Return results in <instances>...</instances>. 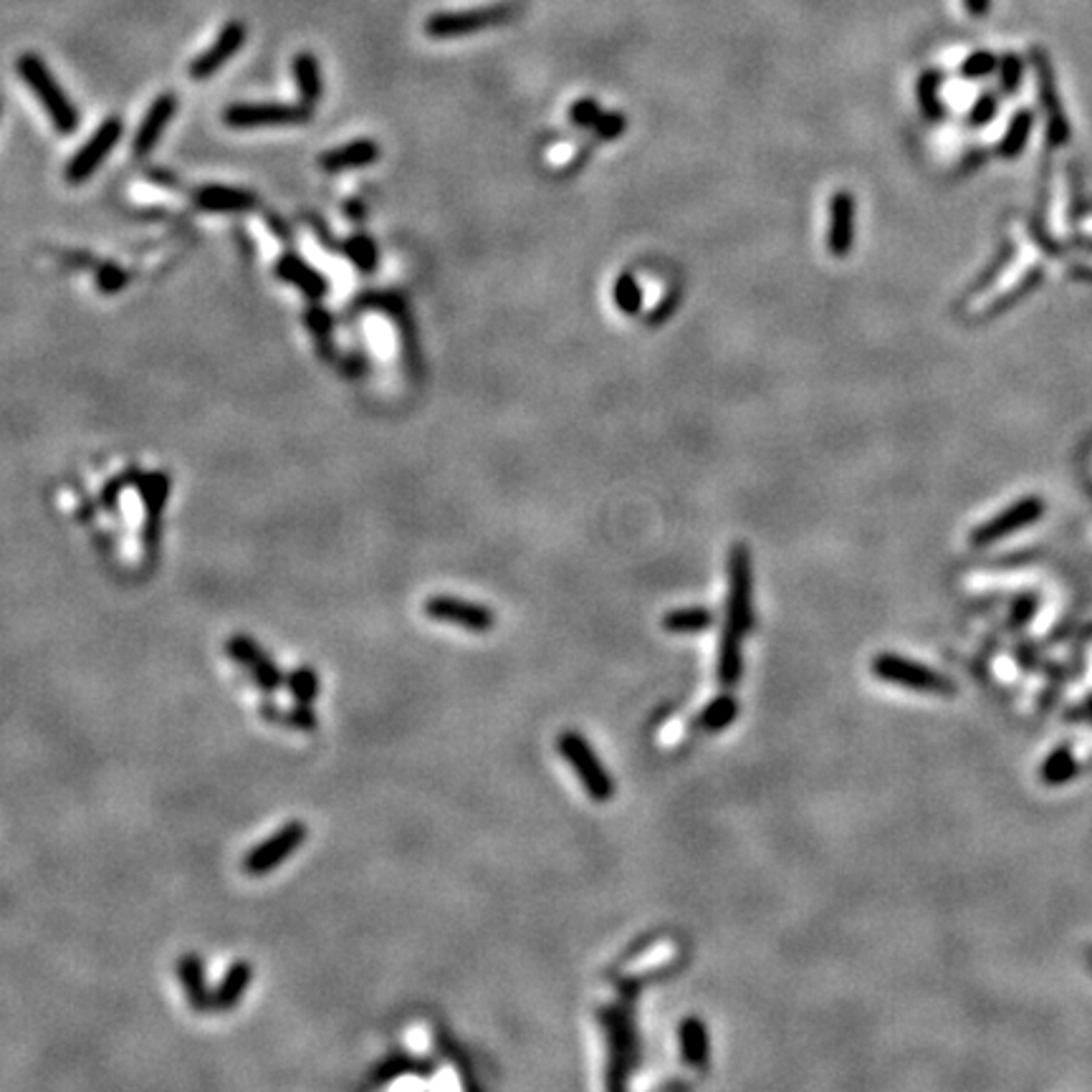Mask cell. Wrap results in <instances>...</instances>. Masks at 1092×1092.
<instances>
[{
  "instance_id": "cell-29",
  "label": "cell",
  "mask_w": 1092,
  "mask_h": 1092,
  "mask_svg": "<svg viewBox=\"0 0 1092 1092\" xmlns=\"http://www.w3.org/2000/svg\"><path fill=\"white\" fill-rule=\"evenodd\" d=\"M1075 774H1077V761L1067 746H1060V749L1052 751V754L1045 758V764H1042V781H1045V784H1052V787L1067 784V781H1070Z\"/></svg>"
},
{
  "instance_id": "cell-14",
  "label": "cell",
  "mask_w": 1092,
  "mask_h": 1092,
  "mask_svg": "<svg viewBox=\"0 0 1092 1092\" xmlns=\"http://www.w3.org/2000/svg\"><path fill=\"white\" fill-rule=\"evenodd\" d=\"M855 215L858 205L855 196L847 190H837L829 198V226H827V251L835 258H845L855 246Z\"/></svg>"
},
{
  "instance_id": "cell-15",
  "label": "cell",
  "mask_w": 1092,
  "mask_h": 1092,
  "mask_svg": "<svg viewBox=\"0 0 1092 1092\" xmlns=\"http://www.w3.org/2000/svg\"><path fill=\"white\" fill-rule=\"evenodd\" d=\"M1029 56H1031V64H1034L1037 82H1040L1042 105H1045V112H1047V119H1049V137H1052L1054 144L1067 142V137H1070V127H1067L1065 114H1062V109H1060L1057 87H1054L1052 66H1049V61H1047L1045 51H1042V48H1034V51H1031Z\"/></svg>"
},
{
  "instance_id": "cell-41",
  "label": "cell",
  "mask_w": 1092,
  "mask_h": 1092,
  "mask_svg": "<svg viewBox=\"0 0 1092 1092\" xmlns=\"http://www.w3.org/2000/svg\"><path fill=\"white\" fill-rule=\"evenodd\" d=\"M306 324H309V329H312L314 334H317L319 339L329 337V332H332V319H329V314L324 312V309H319V306H312V309H309V312H306Z\"/></svg>"
},
{
  "instance_id": "cell-23",
  "label": "cell",
  "mask_w": 1092,
  "mask_h": 1092,
  "mask_svg": "<svg viewBox=\"0 0 1092 1092\" xmlns=\"http://www.w3.org/2000/svg\"><path fill=\"white\" fill-rule=\"evenodd\" d=\"M435 1072V1062L433 1060H423V1057H412V1054L408 1052H394L390 1054V1057H385L380 1062L378 1067L372 1070V1077H369V1085H387L392 1083V1079L403 1077V1075H420V1077H430Z\"/></svg>"
},
{
  "instance_id": "cell-31",
  "label": "cell",
  "mask_w": 1092,
  "mask_h": 1092,
  "mask_svg": "<svg viewBox=\"0 0 1092 1092\" xmlns=\"http://www.w3.org/2000/svg\"><path fill=\"white\" fill-rule=\"evenodd\" d=\"M612 299H615L617 309H620L622 314H628V317L640 314L642 291H640V287H637L633 273H620V276H617L615 289H612Z\"/></svg>"
},
{
  "instance_id": "cell-40",
  "label": "cell",
  "mask_w": 1092,
  "mask_h": 1092,
  "mask_svg": "<svg viewBox=\"0 0 1092 1092\" xmlns=\"http://www.w3.org/2000/svg\"><path fill=\"white\" fill-rule=\"evenodd\" d=\"M124 281H127L124 271L117 269V266H112V264L101 266V271H99V289L105 291V294H114V291H119L121 287H124Z\"/></svg>"
},
{
  "instance_id": "cell-1",
  "label": "cell",
  "mask_w": 1092,
  "mask_h": 1092,
  "mask_svg": "<svg viewBox=\"0 0 1092 1092\" xmlns=\"http://www.w3.org/2000/svg\"><path fill=\"white\" fill-rule=\"evenodd\" d=\"M751 628H754V562H751L749 546L736 542L728 551L726 622L719 642V663H715V678L721 688H733L742 681V640L751 633Z\"/></svg>"
},
{
  "instance_id": "cell-11",
  "label": "cell",
  "mask_w": 1092,
  "mask_h": 1092,
  "mask_svg": "<svg viewBox=\"0 0 1092 1092\" xmlns=\"http://www.w3.org/2000/svg\"><path fill=\"white\" fill-rule=\"evenodd\" d=\"M226 651L230 658L251 676V681L256 683L260 693H276V690L287 683V676L281 673V667L273 663L271 655L266 653L253 637L233 635L228 640Z\"/></svg>"
},
{
  "instance_id": "cell-9",
  "label": "cell",
  "mask_w": 1092,
  "mask_h": 1092,
  "mask_svg": "<svg viewBox=\"0 0 1092 1092\" xmlns=\"http://www.w3.org/2000/svg\"><path fill=\"white\" fill-rule=\"evenodd\" d=\"M121 135H124V121L119 117H107L101 121L99 130H96L94 135L87 139V144L71 157L69 167H66V180H69L71 185L87 182L96 169L105 165V160L112 155V150L117 147Z\"/></svg>"
},
{
  "instance_id": "cell-37",
  "label": "cell",
  "mask_w": 1092,
  "mask_h": 1092,
  "mask_svg": "<svg viewBox=\"0 0 1092 1092\" xmlns=\"http://www.w3.org/2000/svg\"><path fill=\"white\" fill-rule=\"evenodd\" d=\"M994 69H997V56L988 51H976V53H971L966 61H963L961 74L966 78H984L992 74Z\"/></svg>"
},
{
  "instance_id": "cell-5",
  "label": "cell",
  "mask_w": 1092,
  "mask_h": 1092,
  "mask_svg": "<svg viewBox=\"0 0 1092 1092\" xmlns=\"http://www.w3.org/2000/svg\"><path fill=\"white\" fill-rule=\"evenodd\" d=\"M556 749H560L564 761H569V767H572V772L579 779V784L585 787L587 797L592 802L605 804L615 797V779L602 767L599 756L594 754L592 744L582 733L562 731L560 738H556Z\"/></svg>"
},
{
  "instance_id": "cell-26",
  "label": "cell",
  "mask_w": 1092,
  "mask_h": 1092,
  "mask_svg": "<svg viewBox=\"0 0 1092 1092\" xmlns=\"http://www.w3.org/2000/svg\"><path fill=\"white\" fill-rule=\"evenodd\" d=\"M715 622V615L706 607H685V610H673L663 617V630L665 633L676 635H698L711 630Z\"/></svg>"
},
{
  "instance_id": "cell-3",
  "label": "cell",
  "mask_w": 1092,
  "mask_h": 1092,
  "mask_svg": "<svg viewBox=\"0 0 1092 1092\" xmlns=\"http://www.w3.org/2000/svg\"><path fill=\"white\" fill-rule=\"evenodd\" d=\"M16 71L23 82L28 84V89L33 91L36 99L41 101V107L46 109V114L53 121V130L61 135H71L78 127V112L71 105L69 94L61 89L56 76L48 71L46 61L36 53H23L16 61Z\"/></svg>"
},
{
  "instance_id": "cell-44",
  "label": "cell",
  "mask_w": 1092,
  "mask_h": 1092,
  "mask_svg": "<svg viewBox=\"0 0 1092 1092\" xmlns=\"http://www.w3.org/2000/svg\"><path fill=\"white\" fill-rule=\"evenodd\" d=\"M1090 715H1092V703H1090Z\"/></svg>"
},
{
  "instance_id": "cell-17",
  "label": "cell",
  "mask_w": 1092,
  "mask_h": 1092,
  "mask_svg": "<svg viewBox=\"0 0 1092 1092\" xmlns=\"http://www.w3.org/2000/svg\"><path fill=\"white\" fill-rule=\"evenodd\" d=\"M380 147L374 139H351V142L334 147L319 157V167L324 173H344V169H360L378 162Z\"/></svg>"
},
{
  "instance_id": "cell-19",
  "label": "cell",
  "mask_w": 1092,
  "mask_h": 1092,
  "mask_svg": "<svg viewBox=\"0 0 1092 1092\" xmlns=\"http://www.w3.org/2000/svg\"><path fill=\"white\" fill-rule=\"evenodd\" d=\"M681 1057L693 1070H706L711 1065V1037L701 1017H685L678 1027Z\"/></svg>"
},
{
  "instance_id": "cell-38",
  "label": "cell",
  "mask_w": 1092,
  "mask_h": 1092,
  "mask_svg": "<svg viewBox=\"0 0 1092 1092\" xmlns=\"http://www.w3.org/2000/svg\"><path fill=\"white\" fill-rule=\"evenodd\" d=\"M999 78L1001 89H1004L1006 94H1015L1019 89V82H1022V59L1015 56V53H1006L999 64Z\"/></svg>"
},
{
  "instance_id": "cell-8",
  "label": "cell",
  "mask_w": 1092,
  "mask_h": 1092,
  "mask_svg": "<svg viewBox=\"0 0 1092 1092\" xmlns=\"http://www.w3.org/2000/svg\"><path fill=\"white\" fill-rule=\"evenodd\" d=\"M312 117L309 105H283V101H260V105H230L223 112L233 130H260V127H294Z\"/></svg>"
},
{
  "instance_id": "cell-27",
  "label": "cell",
  "mask_w": 1092,
  "mask_h": 1092,
  "mask_svg": "<svg viewBox=\"0 0 1092 1092\" xmlns=\"http://www.w3.org/2000/svg\"><path fill=\"white\" fill-rule=\"evenodd\" d=\"M736 715H738V701L731 693H724V696L713 698V701L703 708V713L698 715V728H703V731H708V733L724 731L726 726H731L733 721H736Z\"/></svg>"
},
{
  "instance_id": "cell-21",
  "label": "cell",
  "mask_w": 1092,
  "mask_h": 1092,
  "mask_svg": "<svg viewBox=\"0 0 1092 1092\" xmlns=\"http://www.w3.org/2000/svg\"><path fill=\"white\" fill-rule=\"evenodd\" d=\"M276 276L283 278V281L294 283V287L299 289L303 296H309L312 301H319L321 296L329 291V287H326V278L319 276V273L314 271L306 260H301L296 256H283L281 260H278Z\"/></svg>"
},
{
  "instance_id": "cell-43",
  "label": "cell",
  "mask_w": 1092,
  "mask_h": 1092,
  "mask_svg": "<svg viewBox=\"0 0 1092 1092\" xmlns=\"http://www.w3.org/2000/svg\"><path fill=\"white\" fill-rule=\"evenodd\" d=\"M1085 961H1088V966L1092 971V946H1088V949H1085Z\"/></svg>"
},
{
  "instance_id": "cell-18",
  "label": "cell",
  "mask_w": 1092,
  "mask_h": 1092,
  "mask_svg": "<svg viewBox=\"0 0 1092 1092\" xmlns=\"http://www.w3.org/2000/svg\"><path fill=\"white\" fill-rule=\"evenodd\" d=\"M175 969H178V979H180L182 988H185L187 1004H190L196 1011H200V1015H203V1011H210L212 992L208 986V979H205L203 958H200L198 954H185L178 958Z\"/></svg>"
},
{
  "instance_id": "cell-25",
  "label": "cell",
  "mask_w": 1092,
  "mask_h": 1092,
  "mask_svg": "<svg viewBox=\"0 0 1092 1092\" xmlns=\"http://www.w3.org/2000/svg\"><path fill=\"white\" fill-rule=\"evenodd\" d=\"M294 82L299 89V96L303 105L314 107L324 94V82H321V69L319 61L314 53L301 51L294 56Z\"/></svg>"
},
{
  "instance_id": "cell-33",
  "label": "cell",
  "mask_w": 1092,
  "mask_h": 1092,
  "mask_svg": "<svg viewBox=\"0 0 1092 1092\" xmlns=\"http://www.w3.org/2000/svg\"><path fill=\"white\" fill-rule=\"evenodd\" d=\"M344 251L355 260L357 269L364 273L374 271V266H378V246H374L372 238H367V235H355V238H349L344 243Z\"/></svg>"
},
{
  "instance_id": "cell-30",
  "label": "cell",
  "mask_w": 1092,
  "mask_h": 1092,
  "mask_svg": "<svg viewBox=\"0 0 1092 1092\" xmlns=\"http://www.w3.org/2000/svg\"><path fill=\"white\" fill-rule=\"evenodd\" d=\"M167 491H169V481L165 473H150V476H142V481H139V494H142L144 503H147V514H150V521H152V529H155L157 533V516L162 514V508H165V501H167Z\"/></svg>"
},
{
  "instance_id": "cell-2",
  "label": "cell",
  "mask_w": 1092,
  "mask_h": 1092,
  "mask_svg": "<svg viewBox=\"0 0 1092 1092\" xmlns=\"http://www.w3.org/2000/svg\"><path fill=\"white\" fill-rule=\"evenodd\" d=\"M597 1017L605 1029L607 1054H610L605 1085L610 1090H622L633 1077L637 1060H640V1037H637L633 1006L628 1001L599 1006Z\"/></svg>"
},
{
  "instance_id": "cell-6",
  "label": "cell",
  "mask_w": 1092,
  "mask_h": 1092,
  "mask_svg": "<svg viewBox=\"0 0 1092 1092\" xmlns=\"http://www.w3.org/2000/svg\"><path fill=\"white\" fill-rule=\"evenodd\" d=\"M870 667H872V676L880 678V681L903 685V688L915 690V693L940 696V698H951L956 693V685L951 683L949 678L940 676V673L933 670V667L918 663V660L903 658V655L880 653L878 658L872 660Z\"/></svg>"
},
{
  "instance_id": "cell-34",
  "label": "cell",
  "mask_w": 1092,
  "mask_h": 1092,
  "mask_svg": "<svg viewBox=\"0 0 1092 1092\" xmlns=\"http://www.w3.org/2000/svg\"><path fill=\"white\" fill-rule=\"evenodd\" d=\"M569 117H572V124L579 127V130H592L597 119L602 117V109H599L594 96H582L569 109Z\"/></svg>"
},
{
  "instance_id": "cell-12",
  "label": "cell",
  "mask_w": 1092,
  "mask_h": 1092,
  "mask_svg": "<svg viewBox=\"0 0 1092 1092\" xmlns=\"http://www.w3.org/2000/svg\"><path fill=\"white\" fill-rule=\"evenodd\" d=\"M246 36H248L246 23L238 21V18L228 21L226 26L221 28V33H218V39L210 44V48H205L203 53H198V56L192 59L190 76L196 78V82H203V78H208L215 74V71H221L223 66H226L228 61L241 51L243 44H246Z\"/></svg>"
},
{
  "instance_id": "cell-35",
  "label": "cell",
  "mask_w": 1092,
  "mask_h": 1092,
  "mask_svg": "<svg viewBox=\"0 0 1092 1092\" xmlns=\"http://www.w3.org/2000/svg\"><path fill=\"white\" fill-rule=\"evenodd\" d=\"M1029 130H1031V114L1019 112L1017 117L1011 119L1009 135H1006V139H1004V155H1017V152L1024 147V142H1027Z\"/></svg>"
},
{
  "instance_id": "cell-4",
  "label": "cell",
  "mask_w": 1092,
  "mask_h": 1092,
  "mask_svg": "<svg viewBox=\"0 0 1092 1092\" xmlns=\"http://www.w3.org/2000/svg\"><path fill=\"white\" fill-rule=\"evenodd\" d=\"M521 10H524L521 3H496L469 10H440V14H433L425 21V33L438 41L460 39V36L508 26V23H514L521 16Z\"/></svg>"
},
{
  "instance_id": "cell-32",
  "label": "cell",
  "mask_w": 1092,
  "mask_h": 1092,
  "mask_svg": "<svg viewBox=\"0 0 1092 1092\" xmlns=\"http://www.w3.org/2000/svg\"><path fill=\"white\" fill-rule=\"evenodd\" d=\"M940 82H943V74H940V71H926V74L918 78V101L928 119H936L940 114V99H938Z\"/></svg>"
},
{
  "instance_id": "cell-13",
  "label": "cell",
  "mask_w": 1092,
  "mask_h": 1092,
  "mask_svg": "<svg viewBox=\"0 0 1092 1092\" xmlns=\"http://www.w3.org/2000/svg\"><path fill=\"white\" fill-rule=\"evenodd\" d=\"M1042 511H1045V503H1042V499L1019 501L1011 508H1006V511H1001L997 519L981 524L979 529L971 533V544L988 546L992 542H999V539L1009 537V533L1034 524V521L1042 516Z\"/></svg>"
},
{
  "instance_id": "cell-39",
  "label": "cell",
  "mask_w": 1092,
  "mask_h": 1092,
  "mask_svg": "<svg viewBox=\"0 0 1092 1092\" xmlns=\"http://www.w3.org/2000/svg\"><path fill=\"white\" fill-rule=\"evenodd\" d=\"M994 114H997V96L984 94V96H979V101H976L974 109H971L969 119H971V124H986Z\"/></svg>"
},
{
  "instance_id": "cell-10",
  "label": "cell",
  "mask_w": 1092,
  "mask_h": 1092,
  "mask_svg": "<svg viewBox=\"0 0 1092 1092\" xmlns=\"http://www.w3.org/2000/svg\"><path fill=\"white\" fill-rule=\"evenodd\" d=\"M423 612L435 622H451L458 624L460 630H469V633H491L496 624V615L491 612V607L471 602V599L453 597V594H435V597L425 599Z\"/></svg>"
},
{
  "instance_id": "cell-20",
  "label": "cell",
  "mask_w": 1092,
  "mask_h": 1092,
  "mask_svg": "<svg viewBox=\"0 0 1092 1092\" xmlns=\"http://www.w3.org/2000/svg\"><path fill=\"white\" fill-rule=\"evenodd\" d=\"M192 203L200 210L208 212H243L251 210L256 205V198L251 192L238 190V187H223V185H205L196 190Z\"/></svg>"
},
{
  "instance_id": "cell-24",
  "label": "cell",
  "mask_w": 1092,
  "mask_h": 1092,
  "mask_svg": "<svg viewBox=\"0 0 1092 1092\" xmlns=\"http://www.w3.org/2000/svg\"><path fill=\"white\" fill-rule=\"evenodd\" d=\"M258 715L273 726H287L291 731L301 733H314L319 726L317 713L312 711V706H303V703H294V706L283 708L276 706L273 701H266L258 706Z\"/></svg>"
},
{
  "instance_id": "cell-28",
  "label": "cell",
  "mask_w": 1092,
  "mask_h": 1092,
  "mask_svg": "<svg viewBox=\"0 0 1092 1092\" xmlns=\"http://www.w3.org/2000/svg\"><path fill=\"white\" fill-rule=\"evenodd\" d=\"M287 690L294 698V703H303V706H314L321 693V681L312 665H301L296 670H291L287 676Z\"/></svg>"
},
{
  "instance_id": "cell-42",
  "label": "cell",
  "mask_w": 1092,
  "mask_h": 1092,
  "mask_svg": "<svg viewBox=\"0 0 1092 1092\" xmlns=\"http://www.w3.org/2000/svg\"><path fill=\"white\" fill-rule=\"evenodd\" d=\"M963 8L969 10L971 16H986L988 10H992V0H963Z\"/></svg>"
},
{
  "instance_id": "cell-36",
  "label": "cell",
  "mask_w": 1092,
  "mask_h": 1092,
  "mask_svg": "<svg viewBox=\"0 0 1092 1092\" xmlns=\"http://www.w3.org/2000/svg\"><path fill=\"white\" fill-rule=\"evenodd\" d=\"M592 130L602 142H612V139H617L628 130V117L622 112H602V117L597 119Z\"/></svg>"
},
{
  "instance_id": "cell-7",
  "label": "cell",
  "mask_w": 1092,
  "mask_h": 1092,
  "mask_svg": "<svg viewBox=\"0 0 1092 1092\" xmlns=\"http://www.w3.org/2000/svg\"><path fill=\"white\" fill-rule=\"evenodd\" d=\"M306 837L309 827L303 822L283 824V827H278L269 840L258 842V845L243 858V870H246V875L253 878L269 875L278 865L287 863L291 855L306 842Z\"/></svg>"
},
{
  "instance_id": "cell-22",
  "label": "cell",
  "mask_w": 1092,
  "mask_h": 1092,
  "mask_svg": "<svg viewBox=\"0 0 1092 1092\" xmlns=\"http://www.w3.org/2000/svg\"><path fill=\"white\" fill-rule=\"evenodd\" d=\"M253 981V966L248 961H235L230 963L226 976L221 979V984L212 988V1009L215 1011H228L243 999V994L248 992Z\"/></svg>"
},
{
  "instance_id": "cell-16",
  "label": "cell",
  "mask_w": 1092,
  "mask_h": 1092,
  "mask_svg": "<svg viewBox=\"0 0 1092 1092\" xmlns=\"http://www.w3.org/2000/svg\"><path fill=\"white\" fill-rule=\"evenodd\" d=\"M175 109H178V96L169 94V91L167 94H160L155 101H152L147 114H144L142 124L137 127L135 142H132V152H135L137 157L150 155V152L155 150V144L160 142L162 135H165L169 119L175 117Z\"/></svg>"
}]
</instances>
